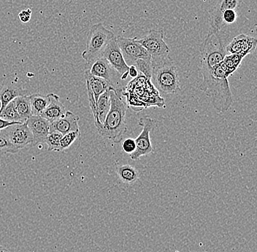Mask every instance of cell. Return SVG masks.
Here are the masks:
<instances>
[{"label":"cell","mask_w":257,"mask_h":252,"mask_svg":"<svg viewBox=\"0 0 257 252\" xmlns=\"http://www.w3.org/2000/svg\"><path fill=\"white\" fill-rule=\"evenodd\" d=\"M202 83L200 90L210 98L213 108L221 113L229 110L233 104L232 94L229 88V72L222 62L214 68L202 73Z\"/></svg>","instance_id":"obj_1"},{"label":"cell","mask_w":257,"mask_h":252,"mask_svg":"<svg viewBox=\"0 0 257 252\" xmlns=\"http://www.w3.org/2000/svg\"><path fill=\"white\" fill-rule=\"evenodd\" d=\"M79 120L78 115H75L70 111H67L63 117L51 123V131H57L62 135L72 131H79Z\"/></svg>","instance_id":"obj_15"},{"label":"cell","mask_w":257,"mask_h":252,"mask_svg":"<svg viewBox=\"0 0 257 252\" xmlns=\"http://www.w3.org/2000/svg\"><path fill=\"white\" fill-rule=\"evenodd\" d=\"M237 19V14L235 10L228 9L224 11L222 14L223 23L225 24H232L235 23Z\"/></svg>","instance_id":"obj_28"},{"label":"cell","mask_w":257,"mask_h":252,"mask_svg":"<svg viewBox=\"0 0 257 252\" xmlns=\"http://www.w3.org/2000/svg\"><path fill=\"white\" fill-rule=\"evenodd\" d=\"M115 38L113 32L107 30L102 23L91 26L86 40V49L82 54V58L88 64H92L102 57L107 45Z\"/></svg>","instance_id":"obj_3"},{"label":"cell","mask_w":257,"mask_h":252,"mask_svg":"<svg viewBox=\"0 0 257 252\" xmlns=\"http://www.w3.org/2000/svg\"><path fill=\"white\" fill-rule=\"evenodd\" d=\"M121 149L123 152L132 155L136 150V141L132 138H126L121 143Z\"/></svg>","instance_id":"obj_29"},{"label":"cell","mask_w":257,"mask_h":252,"mask_svg":"<svg viewBox=\"0 0 257 252\" xmlns=\"http://www.w3.org/2000/svg\"><path fill=\"white\" fill-rule=\"evenodd\" d=\"M0 252H12L11 250L8 249L6 247L2 246L0 245Z\"/></svg>","instance_id":"obj_33"},{"label":"cell","mask_w":257,"mask_h":252,"mask_svg":"<svg viewBox=\"0 0 257 252\" xmlns=\"http://www.w3.org/2000/svg\"><path fill=\"white\" fill-rule=\"evenodd\" d=\"M243 59L244 58L242 56L237 54H230V55L225 56L224 60L222 61V64L229 75H232L240 67L241 62Z\"/></svg>","instance_id":"obj_24"},{"label":"cell","mask_w":257,"mask_h":252,"mask_svg":"<svg viewBox=\"0 0 257 252\" xmlns=\"http://www.w3.org/2000/svg\"><path fill=\"white\" fill-rule=\"evenodd\" d=\"M136 41L146 48L152 58V65L162 63L170 59V48L164 40L163 32L152 30L142 39Z\"/></svg>","instance_id":"obj_6"},{"label":"cell","mask_w":257,"mask_h":252,"mask_svg":"<svg viewBox=\"0 0 257 252\" xmlns=\"http://www.w3.org/2000/svg\"><path fill=\"white\" fill-rule=\"evenodd\" d=\"M0 152L3 153L16 154L19 152L14 147L6 134L3 131H0Z\"/></svg>","instance_id":"obj_27"},{"label":"cell","mask_w":257,"mask_h":252,"mask_svg":"<svg viewBox=\"0 0 257 252\" xmlns=\"http://www.w3.org/2000/svg\"><path fill=\"white\" fill-rule=\"evenodd\" d=\"M139 126L143 127L142 132L135 139L136 144V150L132 155L130 158L134 161H138L143 156H147L154 152L151 142L150 134L152 132L157 125V121L151 117H143L140 119Z\"/></svg>","instance_id":"obj_7"},{"label":"cell","mask_w":257,"mask_h":252,"mask_svg":"<svg viewBox=\"0 0 257 252\" xmlns=\"http://www.w3.org/2000/svg\"><path fill=\"white\" fill-rule=\"evenodd\" d=\"M62 137V134H61L60 133L55 131H51L44 142L47 144L48 150L60 152L59 149H60V141Z\"/></svg>","instance_id":"obj_25"},{"label":"cell","mask_w":257,"mask_h":252,"mask_svg":"<svg viewBox=\"0 0 257 252\" xmlns=\"http://www.w3.org/2000/svg\"><path fill=\"white\" fill-rule=\"evenodd\" d=\"M16 123H19V122L7 121V120H3V119L0 118V131L8 128V127L12 126V125L16 124Z\"/></svg>","instance_id":"obj_31"},{"label":"cell","mask_w":257,"mask_h":252,"mask_svg":"<svg viewBox=\"0 0 257 252\" xmlns=\"http://www.w3.org/2000/svg\"><path fill=\"white\" fill-rule=\"evenodd\" d=\"M56 1H57V0H56Z\"/></svg>","instance_id":"obj_34"},{"label":"cell","mask_w":257,"mask_h":252,"mask_svg":"<svg viewBox=\"0 0 257 252\" xmlns=\"http://www.w3.org/2000/svg\"><path fill=\"white\" fill-rule=\"evenodd\" d=\"M155 88L164 94H175L181 91L178 69L172 59L152 65V78Z\"/></svg>","instance_id":"obj_4"},{"label":"cell","mask_w":257,"mask_h":252,"mask_svg":"<svg viewBox=\"0 0 257 252\" xmlns=\"http://www.w3.org/2000/svg\"><path fill=\"white\" fill-rule=\"evenodd\" d=\"M242 0H220L210 14V27L208 35L220 33L221 27L224 25L222 14L228 9H234L240 6Z\"/></svg>","instance_id":"obj_11"},{"label":"cell","mask_w":257,"mask_h":252,"mask_svg":"<svg viewBox=\"0 0 257 252\" xmlns=\"http://www.w3.org/2000/svg\"><path fill=\"white\" fill-rule=\"evenodd\" d=\"M115 38L116 37L107 45L102 54V58L106 59L112 68L119 75L120 80H125L128 76V66L123 59Z\"/></svg>","instance_id":"obj_9"},{"label":"cell","mask_w":257,"mask_h":252,"mask_svg":"<svg viewBox=\"0 0 257 252\" xmlns=\"http://www.w3.org/2000/svg\"><path fill=\"white\" fill-rule=\"evenodd\" d=\"M226 55V47L220 33L207 35L200 48L201 73L214 68Z\"/></svg>","instance_id":"obj_5"},{"label":"cell","mask_w":257,"mask_h":252,"mask_svg":"<svg viewBox=\"0 0 257 252\" xmlns=\"http://www.w3.org/2000/svg\"><path fill=\"white\" fill-rule=\"evenodd\" d=\"M47 97L48 99V106L43 113L42 114L41 117L52 123L63 117L67 111L58 95L51 93L47 95Z\"/></svg>","instance_id":"obj_14"},{"label":"cell","mask_w":257,"mask_h":252,"mask_svg":"<svg viewBox=\"0 0 257 252\" xmlns=\"http://www.w3.org/2000/svg\"><path fill=\"white\" fill-rule=\"evenodd\" d=\"M31 104L32 115L41 116L48 104L47 96L40 94H35L29 96Z\"/></svg>","instance_id":"obj_20"},{"label":"cell","mask_w":257,"mask_h":252,"mask_svg":"<svg viewBox=\"0 0 257 252\" xmlns=\"http://www.w3.org/2000/svg\"><path fill=\"white\" fill-rule=\"evenodd\" d=\"M256 39L254 38L241 34L226 46V51L227 54H237L244 58L253 53L256 50Z\"/></svg>","instance_id":"obj_13"},{"label":"cell","mask_w":257,"mask_h":252,"mask_svg":"<svg viewBox=\"0 0 257 252\" xmlns=\"http://www.w3.org/2000/svg\"><path fill=\"white\" fill-rule=\"evenodd\" d=\"M137 38H126L123 37H116L117 44L120 48L122 55L126 64L135 66L139 60L152 62V58L146 48L143 47L136 41Z\"/></svg>","instance_id":"obj_8"},{"label":"cell","mask_w":257,"mask_h":252,"mask_svg":"<svg viewBox=\"0 0 257 252\" xmlns=\"http://www.w3.org/2000/svg\"><path fill=\"white\" fill-rule=\"evenodd\" d=\"M110 110L104 123L96 128L102 137L118 144L121 142L123 135L127 131L126 123L127 103L125 101L123 89H112L110 91Z\"/></svg>","instance_id":"obj_2"},{"label":"cell","mask_w":257,"mask_h":252,"mask_svg":"<svg viewBox=\"0 0 257 252\" xmlns=\"http://www.w3.org/2000/svg\"><path fill=\"white\" fill-rule=\"evenodd\" d=\"M27 124L33 137V142H32L33 146H37L40 143L44 142L48 135L51 131V123L41 116L32 115L27 120Z\"/></svg>","instance_id":"obj_12"},{"label":"cell","mask_w":257,"mask_h":252,"mask_svg":"<svg viewBox=\"0 0 257 252\" xmlns=\"http://www.w3.org/2000/svg\"><path fill=\"white\" fill-rule=\"evenodd\" d=\"M80 136V130L79 131H72V132L62 135V137L60 141V149H59L60 152L69 148Z\"/></svg>","instance_id":"obj_26"},{"label":"cell","mask_w":257,"mask_h":252,"mask_svg":"<svg viewBox=\"0 0 257 252\" xmlns=\"http://www.w3.org/2000/svg\"><path fill=\"white\" fill-rule=\"evenodd\" d=\"M7 136L16 150H20L29 144H32L33 137L30 128L25 123H16L2 130Z\"/></svg>","instance_id":"obj_10"},{"label":"cell","mask_w":257,"mask_h":252,"mask_svg":"<svg viewBox=\"0 0 257 252\" xmlns=\"http://www.w3.org/2000/svg\"><path fill=\"white\" fill-rule=\"evenodd\" d=\"M113 88H111L106 91L98 99L96 102V118H94V124L96 127L104 123L106 116L110 110V104H111L110 91Z\"/></svg>","instance_id":"obj_19"},{"label":"cell","mask_w":257,"mask_h":252,"mask_svg":"<svg viewBox=\"0 0 257 252\" xmlns=\"http://www.w3.org/2000/svg\"><path fill=\"white\" fill-rule=\"evenodd\" d=\"M27 95H28V91L19 85L9 83L3 86L0 91V112L16 98Z\"/></svg>","instance_id":"obj_17"},{"label":"cell","mask_w":257,"mask_h":252,"mask_svg":"<svg viewBox=\"0 0 257 252\" xmlns=\"http://www.w3.org/2000/svg\"><path fill=\"white\" fill-rule=\"evenodd\" d=\"M91 65V68L88 70L91 75L106 80L115 88V86H114L113 80H115V75H116L115 74L118 73L112 68L111 66L107 62L106 59L102 57L100 58V59H98L95 62H93Z\"/></svg>","instance_id":"obj_16"},{"label":"cell","mask_w":257,"mask_h":252,"mask_svg":"<svg viewBox=\"0 0 257 252\" xmlns=\"http://www.w3.org/2000/svg\"><path fill=\"white\" fill-rule=\"evenodd\" d=\"M0 118L10 122H19L22 123L20 116L18 113L15 102L12 101L6 106L3 111L0 112Z\"/></svg>","instance_id":"obj_23"},{"label":"cell","mask_w":257,"mask_h":252,"mask_svg":"<svg viewBox=\"0 0 257 252\" xmlns=\"http://www.w3.org/2000/svg\"><path fill=\"white\" fill-rule=\"evenodd\" d=\"M128 75L133 78H136L139 75V72L135 66H130L128 67Z\"/></svg>","instance_id":"obj_32"},{"label":"cell","mask_w":257,"mask_h":252,"mask_svg":"<svg viewBox=\"0 0 257 252\" xmlns=\"http://www.w3.org/2000/svg\"><path fill=\"white\" fill-rule=\"evenodd\" d=\"M116 171L120 180L126 184H133L139 178V172L138 170L131 165H123L118 167Z\"/></svg>","instance_id":"obj_22"},{"label":"cell","mask_w":257,"mask_h":252,"mask_svg":"<svg viewBox=\"0 0 257 252\" xmlns=\"http://www.w3.org/2000/svg\"><path fill=\"white\" fill-rule=\"evenodd\" d=\"M85 78H86V86L89 87L90 89L92 91L96 102H97L98 99L101 95L104 94L110 88H114L110 83L106 80L91 75L88 70L85 72Z\"/></svg>","instance_id":"obj_18"},{"label":"cell","mask_w":257,"mask_h":252,"mask_svg":"<svg viewBox=\"0 0 257 252\" xmlns=\"http://www.w3.org/2000/svg\"><path fill=\"white\" fill-rule=\"evenodd\" d=\"M14 102L22 123H25L32 116L31 104L29 96H19L14 99Z\"/></svg>","instance_id":"obj_21"},{"label":"cell","mask_w":257,"mask_h":252,"mask_svg":"<svg viewBox=\"0 0 257 252\" xmlns=\"http://www.w3.org/2000/svg\"><path fill=\"white\" fill-rule=\"evenodd\" d=\"M32 11L31 9H25L21 11L19 14V20L22 23L26 24L31 20Z\"/></svg>","instance_id":"obj_30"}]
</instances>
